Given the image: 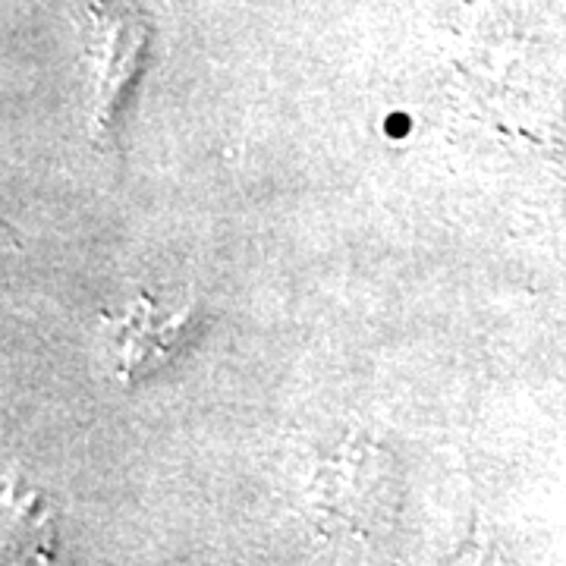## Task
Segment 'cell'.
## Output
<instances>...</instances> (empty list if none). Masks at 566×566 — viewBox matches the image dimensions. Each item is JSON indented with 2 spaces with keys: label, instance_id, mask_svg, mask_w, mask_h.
I'll use <instances>...</instances> for the list:
<instances>
[{
  "label": "cell",
  "instance_id": "cell-2",
  "mask_svg": "<svg viewBox=\"0 0 566 566\" xmlns=\"http://www.w3.org/2000/svg\"><path fill=\"white\" fill-rule=\"evenodd\" d=\"M192 322V312H180V315H158V305L151 296H142L139 303L129 308V315L117 322V375L120 381H129L136 371H145L155 363H161V346L151 344V337H158L167 349L180 340L186 331L182 324Z\"/></svg>",
  "mask_w": 566,
  "mask_h": 566
},
{
  "label": "cell",
  "instance_id": "cell-1",
  "mask_svg": "<svg viewBox=\"0 0 566 566\" xmlns=\"http://www.w3.org/2000/svg\"><path fill=\"white\" fill-rule=\"evenodd\" d=\"M85 57L92 70V123L95 129H107L117 117L120 98L133 85L145 54V29L114 13L98 17L92 13L85 22Z\"/></svg>",
  "mask_w": 566,
  "mask_h": 566
}]
</instances>
